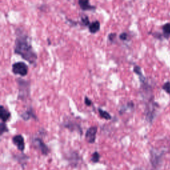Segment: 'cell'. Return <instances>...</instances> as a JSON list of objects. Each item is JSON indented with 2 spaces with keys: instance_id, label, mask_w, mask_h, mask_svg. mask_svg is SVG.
Masks as SVG:
<instances>
[{
  "instance_id": "obj_1",
  "label": "cell",
  "mask_w": 170,
  "mask_h": 170,
  "mask_svg": "<svg viewBox=\"0 0 170 170\" xmlns=\"http://www.w3.org/2000/svg\"><path fill=\"white\" fill-rule=\"evenodd\" d=\"M15 53L20 55L23 59L31 65H35L37 60V55L34 51L26 35H21L17 37L15 40Z\"/></svg>"
},
{
  "instance_id": "obj_2",
  "label": "cell",
  "mask_w": 170,
  "mask_h": 170,
  "mask_svg": "<svg viewBox=\"0 0 170 170\" xmlns=\"http://www.w3.org/2000/svg\"><path fill=\"white\" fill-rule=\"evenodd\" d=\"M17 82L19 87V98L25 100L30 96V83L29 81L18 79Z\"/></svg>"
},
{
  "instance_id": "obj_3",
  "label": "cell",
  "mask_w": 170,
  "mask_h": 170,
  "mask_svg": "<svg viewBox=\"0 0 170 170\" xmlns=\"http://www.w3.org/2000/svg\"><path fill=\"white\" fill-rule=\"evenodd\" d=\"M28 66L24 62H17L12 65V72L16 75L25 76L28 74Z\"/></svg>"
},
{
  "instance_id": "obj_4",
  "label": "cell",
  "mask_w": 170,
  "mask_h": 170,
  "mask_svg": "<svg viewBox=\"0 0 170 170\" xmlns=\"http://www.w3.org/2000/svg\"><path fill=\"white\" fill-rule=\"evenodd\" d=\"M33 146L37 150H39L43 156H47L50 153V150L49 147L46 145L42 139L39 138H36L33 139Z\"/></svg>"
},
{
  "instance_id": "obj_5",
  "label": "cell",
  "mask_w": 170,
  "mask_h": 170,
  "mask_svg": "<svg viewBox=\"0 0 170 170\" xmlns=\"http://www.w3.org/2000/svg\"><path fill=\"white\" fill-rule=\"evenodd\" d=\"M98 132V128L96 126H91L87 129L85 134V139L89 144H94L96 139V134Z\"/></svg>"
},
{
  "instance_id": "obj_6",
  "label": "cell",
  "mask_w": 170,
  "mask_h": 170,
  "mask_svg": "<svg viewBox=\"0 0 170 170\" xmlns=\"http://www.w3.org/2000/svg\"><path fill=\"white\" fill-rule=\"evenodd\" d=\"M13 144L15 146L19 151L23 152L25 150V144L24 136L21 134H17L14 136L12 138Z\"/></svg>"
},
{
  "instance_id": "obj_7",
  "label": "cell",
  "mask_w": 170,
  "mask_h": 170,
  "mask_svg": "<svg viewBox=\"0 0 170 170\" xmlns=\"http://www.w3.org/2000/svg\"><path fill=\"white\" fill-rule=\"evenodd\" d=\"M80 160L81 157H80L79 154L76 152L71 153L67 157V160L70 162V165L73 166V167H76L79 165Z\"/></svg>"
},
{
  "instance_id": "obj_8",
  "label": "cell",
  "mask_w": 170,
  "mask_h": 170,
  "mask_svg": "<svg viewBox=\"0 0 170 170\" xmlns=\"http://www.w3.org/2000/svg\"><path fill=\"white\" fill-rule=\"evenodd\" d=\"M65 128L68 129L71 131H76L78 133L82 134H83V129L81 128L80 125H79V124H77L76 122H73L71 121H68L67 122L65 123L64 125Z\"/></svg>"
},
{
  "instance_id": "obj_9",
  "label": "cell",
  "mask_w": 170,
  "mask_h": 170,
  "mask_svg": "<svg viewBox=\"0 0 170 170\" xmlns=\"http://www.w3.org/2000/svg\"><path fill=\"white\" fill-rule=\"evenodd\" d=\"M0 118L3 122L8 121L11 118L10 112L2 105L1 106V109H0Z\"/></svg>"
},
{
  "instance_id": "obj_10",
  "label": "cell",
  "mask_w": 170,
  "mask_h": 170,
  "mask_svg": "<svg viewBox=\"0 0 170 170\" xmlns=\"http://www.w3.org/2000/svg\"><path fill=\"white\" fill-rule=\"evenodd\" d=\"M21 116L24 120H29L30 118H34L35 120L37 118L33 109H31V108L28 110H27L25 113H24L21 115Z\"/></svg>"
},
{
  "instance_id": "obj_11",
  "label": "cell",
  "mask_w": 170,
  "mask_h": 170,
  "mask_svg": "<svg viewBox=\"0 0 170 170\" xmlns=\"http://www.w3.org/2000/svg\"><path fill=\"white\" fill-rule=\"evenodd\" d=\"M79 4L80 8L84 11L95 9V7L90 5L89 0H79Z\"/></svg>"
},
{
  "instance_id": "obj_12",
  "label": "cell",
  "mask_w": 170,
  "mask_h": 170,
  "mask_svg": "<svg viewBox=\"0 0 170 170\" xmlns=\"http://www.w3.org/2000/svg\"><path fill=\"white\" fill-rule=\"evenodd\" d=\"M100 24L98 21H95L94 22L91 23V24L89 25V27H88L89 31L91 33H97L100 30Z\"/></svg>"
},
{
  "instance_id": "obj_13",
  "label": "cell",
  "mask_w": 170,
  "mask_h": 170,
  "mask_svg": "<svg viewBox=\"0 0 170 170\" xmlns=\"http://www.w3.org/2000/svg\"><path fill=\"white\" fill-rule=\"evenodd\" d=\"M28 159H29L28 156L24 155V154H21V155H17L15 156V160H17V161L21 164V165L23 168L26 165L27 161H28Z\"/></svg>"
},
{
  "instance_id": "obj_14",
  "label": "cell",
  "mask_w": 170,
  "mask_h": 170,
  "mask_svg": "<svg viewBox=\"0 0 170 170\" xmlns=\"http://www.w3.org/2000/svg\"><path fill=\"white\" fill-rule=\"evenodd\" d=\"M98 114L100 115V116L102 118H103L104 120H109L112 119L111 115L108 113L107 111L104 110L102 109H100V108H99V109H98Z\"/></svg>"
},
{
  "instance_id": "obj_15",
  "label": "cell",
  "mask_w": 170,
  "mask_h": 170,
  "mask_svg": "<svg viewBox=\"0 0 170 170\" xmlns=\"http://www.w3.org/2000/svg\"><path fill=\"white\" fill-rule=\"evenodd\" d=\"M134 72L136 73L137 75H138L139 78H140V80L141 81V83H144L146 81V79L144 78V75H143L142 72V70H141V68L138 66H135L134 68Z\"/></svg>"
},
{
  "instance_id": "obj_16",
  "label": "cell",
  "mask_w": 170,
  "mask_h": 170,
  "mask_svg": "<svg viewBox=\"0 0 170 170\" xmlns=\"http://www.w3.org/2000/svg\"><path fill=\"white\" fill-rule=\"evenodd\" d=\"M134 104L132 102H128L126 106L124 105V106H122L120 110V111H119V113H120V114L122 115V114L126 113V111L127 109H130V110L134 109Z\"/></svg>"
},
{
  "instance_id": "obj_17",
  "label": "cell",
  "mask_w": 170,
  "mask_h": 170,
  "mask_svg": "<svg viewBox=\"0 0 170 170\" xmlns=\"http://www.w3.org/2000/svg\"><path fill=\"white\" fill-rule=\"evenodd\" d=\"M100 155L98 152H94L92 154L91 161L92 163H98L100 161Z\"/></svg>"
},
{
  "instance_id": "obj_18",
  "label": "cell",
  "mask_w": 170,
  "mask_h": 170,
  "mask_svg": "<svg viewBox=\"0 0 170 170\" xmlns=\"http://www.w3.org/2000/svg\"><path fill=\"white\" fill-rule=\"evenodd\" d=\"M0 131H1L2 136L4 133L9 132V129H8V128H7L6 122H2L1 124H0Z\"/></svg>"
},
{
  "instance_id": "obj_19",
  "label": "cell",
  "mask_w": 170,
  "mask_h": 170,
  "mask_svg": "<svg viewBox=\"0 0 170 170\" xmlns=\"http://www.w3.org/2000/svg\"><path fill=\"white\" fill-rule=\"evenodd\" d=\"M163 31L165 37L170 35V24H167L163 26Z\"/></svg>"
},
{
  "instance_id": "obj_20",
  "label": "cell",
  "mask_w": 170,
  "mask_h": 170,
  "mask_svg": "<svg viewBox=\"0 0 170 170\" xmlns=\"http://www.w3.org/2000/svg\"><path fill=\"white\" fill-rule=\"evenodd\" d=\"M162 88L167 92L168 94H169L170 95V83L169 82H167L165 83L163 87H162Z\"/></svg>"
},
{
  "instance_id": "obj_21",
  "label": "cell",
  "mask_w": 170,
  "mask_h": 170,
  "mask_svg": "<svg viewBox=\"0 0 170 170\" xmlns=\"http://www.w3.org/2000/svg\"><path fill=\"white\" fill-rule=\"evenodd\" d=\"M81 20H82V23H83L84 25L87 26V25H90L89 19H88V17L87 16H86V15L81 18Z\"/></svg>"
},
{
  "instance_id": "obj_22",
  "label": "cell",
  "mask_w": 170,
  "mask_h": 170,
  "mask_svg": "<svg viewBox=\"0 0 170 170\" xmlns=\"http://www.w3.org/2000/svg\"><path fill=\"white\" fill-rule=\"evenodd\" d=\"M84 104H85V105L87 106H92V102L89 98L87 97V96H85V97H84Z\"/></svg>"
},
{
  "instance_id": "obj_23",
  "label": "cell",
  "mask_w": 170,
  "mask_h": 170,
  "mask_svg": "<svg viewBox=\"0 0 170 170\" xmlns=\"http://www.w3.org/2000/svg\"><path fill=\"white\" fill-rule=\"evenodd\" d=\"M128 35L126 33H122L120 35V39L122 41H125L127 39Z\"/></svg>"
},
{
  "instance_id": "obj_24",
  "label": "cell",
  "mask_w": 170,
  "mask_h": 170,
  "mask_svg": "<svg viewBox=\"0 0 170 170\" xmlns=\"http://www.w3.org/2000/svg\"><path fill=\"white\" fill-rule=\"evenodd\" d=\"M116 33H110L109 35V40L112 42L114 41V40L116 39Z\"/></svg>"
}]
</instances>
